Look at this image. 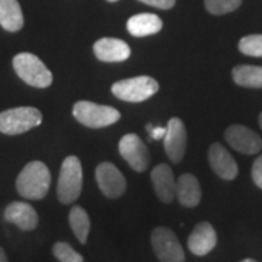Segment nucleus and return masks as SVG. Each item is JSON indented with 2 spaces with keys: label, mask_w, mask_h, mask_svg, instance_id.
<instances>
[{
  "label": "nucleus",
  "mask_w": 262,
  "mask_h": 262,
  "mask_svg": "<svg viewBox=\"0 0 262 262\" xmlns=\"http://www.w3.org/2000/svg\"><path fill=\"white\" fill-rule=\"evenodd\" d=\"M0 25L9 32L24 27V15L18 0H0Z\"/></svg>",
  "instance_id": "19"
},
{
  "label": "nucleus",
  "mask_w": 262,
  "mask_h": 262,
  "mask_svg": "<svg viewBox=\"0 0 262 262\" xmlns=\"http://www.w3.org/2000/svg\"><path fill=\"white\" fill-rule=\"evenodd\" d=\"M13 69L16 75L29 86L48 88L53 83V75L47 66L31 53H20L13 57Z\"/></svg>",
  "instance_id": "4"
},
{
  "label": "nucleus",
  "mask_w": 262,
  "mask_h": 262,
  "mask_svg": "<svg viewBox=\"0 0 262 262\" xmlns=\"http://www.w3.org/2000/svg\"><path fill=\"white\" fill-rule=\"evenodd\" d=\"M69 223H70V227L77 237V241L82 245L86 244L89 232H91V219H89V214L86 213L83 207L75 206L70 210Z\"/></svg>",
  "instance_id": "20"
},
{
  "label": "nucleus",
  "mask_w": 262,
  "mask_h": 262,
  "mask_svg": "<svg viewBox=\"0 0 262 262\" xmlns=\"http://www.w3.org/2000/svg\"><path fill=\"white\" fill-rule=\"evenodd\" d=\"M242 5V0H206V8L213 15H225Z\"/></svg>",
  "instance_id": "23"
},
{
  "label": "nucleus",
  "mask_w": 262,
  "mask_h": 262,
  "mask_svg": "<svg viewBox=\"0 0 262 262\" xmlns=\"http://www.w3.org/2000/svg\"><path fill=\"white\" fill-rule=\"evenodd\" d=\"M241 262H256V261H253V259H244V261H241Z\"/></svg>",
  "instance_id": "30"
},
{
  "label": "nucleus",
  "mask_w": 262,
  "mask_h": 262,
  "mask_svg": "<svg viewBox=\"0 0 262 262\" xmlns=\"http://www.w3.org/2000/svg\"><path fill=\"white\" fill-rule=\"evenodd\" d=\"M73 115L77 121L89 128H102L115 124L121 118V114L113 106L99 105L89 101H79L73 106Z\"/></svg>",
  "instance_id": "5"
},
{
  "label": "nucleus",
  "mask_w": 262,
  "mask_h": 262,
  "mask_svg": "<svg viewBox=\"0 0 262 262\" xmlns=\"http://www.w3.org/2000/svg\"><path fill=\"white\" fill-rule=\"evenodd\" d=\"M147 130L150 133V137L151 139H163L165 137V134H166V128H163V127H153L151 124L147 125Z\"/></svg>",
  "instance_id": "27"
},
{
  "label": "nucleus",
  "mask_w": 262,
  "mask_h": 262,
  "mask_svg": "<svg viewBox=\"0 0 262 262\" xmlns=\"http://www.w3.org/2000/svg\"><path fill=\"white\" fill-rule=\"evenodd\" d=\"M227 143L245 155H255L262 149V139L245 125H230L225 133Z\"/></svg>",
  "instance_id": "11"
},
{
  "label": "nucleus",
  "mask_w": 262,
  "mask_h": 262,
  "mask_svg": "<svg viewBox=\"0 0 262 262\" xmlns=\"http://www.w3.org/2000/svg\"><path fill=\"white\" fill-rule=\"evenodd\" d=\"M83 172L82 163L76 156H67L61 165L58 182H57V196L61 204H72L82 192Z\"/></svg>",
  "instance_id": "2"
},
{
  "label": "nucleus",
  "mask_w": 262,
  "mask_h": 262,
  "mask_svg": "<svg viewBox=\"0 0 262 262\" xmlns=\"http://www.w3.org/2000/svg\"><path fill=\"white\" fill-rule=\"evenodd\" d=\"M51 184V175L47 165L42 162H29L20 170L16 179V189L19 195L27 200H42L48 194Z\"/></svg>",
  "instance_id": "1"
},
{
  "label": "nucleus",
  "mask_w": 262,
  "mask_h": 262,
  "mask_svg": "<svg viewBox=\"0 0 262 262\" xmlns=\"http://www.w3.org/2000/svg\"><path fill=\"white\" fill-rule=\"evenodd\" d=\"M163 140H165V150L169 159L173 163H179L184 159L187 149V130L182 120L177 117L169 120Z\"/></svg>",
  "instance_id": "10"
},
{
  "label": "nucleus",
  "mask_w": 262,
  "mask_h": 262,
  "mask_svg": "<svg viewBox=\"0 0 262 262\" xmlns=\"http://www.w3.org/2000/svg\"><path fill=\"white\" fill-rule=\"evenodd\" d=\"M239 50L246 56L262 57V35H246L239 41Z\"/></svg>",
  "instance_id": "22"
},
{
  "label": "nucleus",
  "mask_w": 262,
  "mask_h": 262,
  "mask_svg": "<svg viewBox=\"0 0 262 262\" xmlns=\"http://www.w3.org/2000/svg\"><path fill=\"white\" fill-rule=\"evenodd\" d=\"M94 53L101 61L106 63L125 61L131 56L128 44L118 38H101L95 42Z\"/></svg>",
  "instance_id": "15"
},
{
  "label": "nucleus",
  "mask_w": 262,
  "mask_h": 262,
  "mask_svg": "<svg viewBox=\"0 0 262 262\" xmlns=\"http://www.w3.org/2000/svg\"><path fill=\"white\" fill-rule=\"evenodd\" d=\"M95 177H96L98 187L106 198L115 200V198H120L125 192V188H127L125 178L113 163H110V162L101 163L96 168Z\"/></svg>",
  "instance_id": "9"
},
{
  "label": "nucleus",
  "mask_w": 262,
  "mask_h": 262,
  "mask_svg": "<svg viewBox=\"0 0 262 262\" xmlns=\"http://www.w3.org/2000/svg\"><path fill=\"white\" fill-rule=\"evenodd\" d=\"M53 253L60 262H83V256L66 242H57L53 248Z\"/></svg>",
  "instance_id": "24"
},
{
  "label": "nucleus",
  "mask_w": 262,
  "mask_h": 262,
  "mask_svg": "<svg viewBox=\"0 0 262 262\" xmlns=\"http://www.w3.org/2000/svg\"><path fill=\"white\" fill-rule=\"evenodd\" d=\"M259 125H261V128H262V113L261 115H259Z\"/></svg>",
  "instance_id": "29"
},
{
  "label": "nucleus",
  "mask_w": 262,
  "mask_h": 262,
  "mask_svg": "<svg viewBox=\"0 0 262 262\" xmlns=\"http://www.w3.org/2000/svg\"><path fill=\"white\" fill-rule=\"evenodd\" d=\"M5 219L19 227L20 230H34L38 226V213L32 206H29L28 203H20V201H15L10 203L9 206L5 210Z\"/></svg>",
  "instance_id": "16"
},
{
  "label": "nucleus",
  "mask_w": 262,
  "mask_h": 262,
  "mask_svg": "<svg viewBox=\"0 0 262 262\" xmlns=\"http://www.w3.org/2000/svg\"><path fill=\"white\" fill-rule=\"evenodd\" d=\"M118 149H120L122 159L136 172H143L147 169L150 162L149 150L146 147L144 141L141 140L137 134H133V133L125 134L120 140Z\"/></svg>",
  "instance_id": "8"
},
{
  "label": "nucleus",
  "mask_w": 262,
  "mask_h": 262,
  "mask_svg": "<svg viewBox=\"0 0 262 262\" xmlns=\"http://www.w3.org/2000/svg\"><path fill=\"white\" fill-rule=\"evenodd\" d=\"M42 122V114L34 106H18L0 113V133L8 136L24 134Z\"/></svg>",
  "instance_id": "3"
},
{
  "label": "nucleus",
  "mask_w": 262,
  "mask_h": 262,
  "mask_svg": "<svg viewBox=\"0 0 262 262\" xmlns=\"http://www.w3.org/2000/svg\"><path fill=\"white\" fill-rule=\"evenodd\" d=\"M208 160H210V166L214 170L217 177L226 181H233L237 177V172H239L237 165L232 158V155L222 144L214 143L210 146Z\"/></svg>",
  "instance_id": "14"
},
{
  "label": "nucleus",
  "mask_w": 262,
  "mask_h": 262,
  "mask_svg": "<svg viewBox=\"0 0 262 262\" xmlns=\"http://www.w3.org/2000/svg\"><path fill=\"white\" fill-rule=\"evenodd\" d=\"M217 245V233L208 222H201L194 227L188 237V249L196 256L210 253Z\"/></svg>",
  "instance_id": "13"
},
{
  "label": "nucleus",
  "mask_w": 262,
  "mask_h": 262,
  "mask_svg": "<svg viewBox=\"0 0 262 262\" xmlns=\"http://www.w3.org/2000/svg\"><path fill=\"white\" fill-rule=\"evenodd\" d=\"M0 262H8V256L3 248H0Z\"/></svg>",
  "instance_id": "28"
},
{
  "label": "nucleus",
  "mask_w": 262,
  "mask_h": 262,
  "mask_svg": "<svg viewBox=\"0 0 262 262\" xmlns=\"http://www.w3.org/2000/svg\"><path fill=\"white\" fill-rule=\"evenodd\" d=\"M252 179L253 182H255V185L262 189V155L253 162Z\"/></svg>",
  "instance_id": "25"
},
{
  "label": "nucleus",
  "mask_w": 262,
  "mask_h": 262,
  "mask_svg": "<svg viewBox=\"0 0 262 262\" xmlns=\"http://www.w3.org/2000/svg\"><path fill=\"white\" fill-rule=\"evenodd\" d=\"M234 83L244 88H262V67L259 66H237L233 72Z\"/></svg>",
  "instance_id": "21"
},
{
  "label": "nucleus",
  "mask_w": 262,
  "mask_h": 262,
  "mask_svg": "<svg viewBox=\"0 0 262 262\" xmlns=\"http://www.w3.org/2000/svg\"><path fill=\"white\" fill-rule=\"evenodd\" d=\"M141 3H146L150 6H155L158 9H170L175 6V2L177 0H140Z\"/></svg>",
  "instance_id": "26"
},
{
  "label": "nucleus",
  "mask_w": 262,
  "mask_h": 262,
  "mask_svg": "<svg viewBox=\"0 0 262 262\" xmlns=\"http://www.w3.org/2000/svg\"><path fill=\"white\" fill-rule=\"evenodd\" d=\"M151 248L160 262H185L178 237L168 227L160 226L151 232Z\"/></svg>",
  "instance_id": "7"
},
{
  "label": "nucleus",
  "mask_w": 262,
  "mask_h": 262,
  "mask_svg": "<svg viewBox=\"0 0 262 262\" xmlns=\"http://www.w3.org/2000/svg\"><path fill=\"white\" fill-rule=\"evenodd\" d=\"M162 19L153 13L134 15L127 22V29L133 37H149L155 35L162 29Z\"/></svg>",
  "instance_id": "18"
},
{
  "label": "nucleus",
  "mask_w": 262,
  "mask_h": 262,
  "mask_svg": "<svg viewBox=\"0 0 262 262\" xmlns=\"http://www.w3.org/2000/svg\"><path fill=\"white\" fill-rule=\"evenodd\" d=\"M108 2H117V0H108Z\"/></svg>",
  "instance_id": "31"
},
{
  "label": "nucleus",
  "mask_w": 262,
  "mask_h": 262,
  "mask_svg": "<svg viewBox=\"0 0 262 262\" xmlns=\"http://www.w3.org/2000/svg\"><path fill=\"white\" fill-rule=\"evenodd\" d=\"M177 198L184 207H196L201 201V187L192 173H184L177 179Z\"/></svg>",
  "instance_id": "17"
},
{
  "label": "nucleus",
  "mask_w": 262,
  "mask_h": 262,
  "mask_svg": "<svg viewBox=\"0 0 262 262\" xmlns=\"http://www.w3.org/2000/svg\"><path fill=\"white\" fill-rule=\"evenodd\" d=\"M159 91V83L149 76L124 79L113 84V94L127 102H143Z\"/></svg>",
  "instance_id": "6"
},
{
  "label": "nucleus",
  "mask_w": 262,
  "mask_h": 262,
  "mask_svg": "<svg viewBox=\"0 0 262 262\" xmlns=\"http://www.w3.org/2000/svg\"><path fill=\"white\" fill-rule=\"evenodd\" d=\"M155 192L162 203H172L177 198V179L166 163H160L150 173Z\"/></svg>",
  "instance_id": "12"
}]
</instances>
